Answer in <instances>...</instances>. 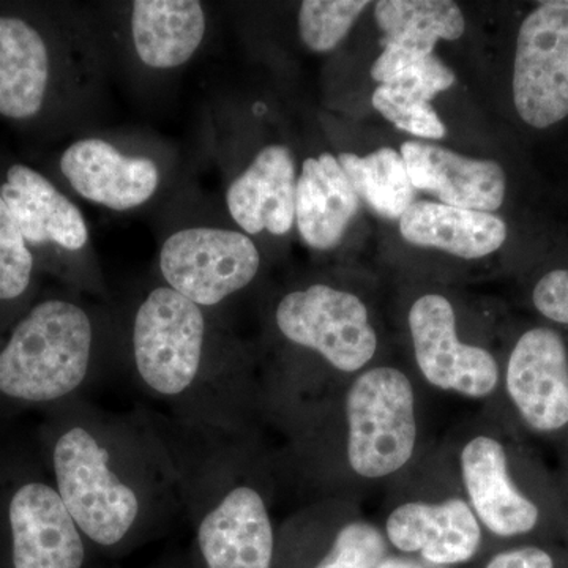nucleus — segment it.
<instances>
[{
    "label": "nucleus",
    "mask_w": 568,
    "mask_h": 568,
    "mask_svg": "<svg viewBox=\"0 0 568 568\" xmlns=\"http://www.w3.org/2000/svg\"><path fill=\"white\" fill-rule=\"evenodd\" d=\"M108 61L102 24L88 11L58 44L31 20L0 14V115L33 121L50 108L55 92L91 110L106 80Z\"/></svg>",
    "instance_id": "f257e3e1"
},
{
    "label": "nucleus",
    "mask_w": 568,
    "mask_h": 568,
    "mask_svg": "<svg viewBox=\"0 0 568 568\" xmlns=\"http://www.w3.org/2000/svg\"><path fill=\"white\" fill-rule=\"evenodd\" d=\"M102 335L88 305L70 298L40 302L0 351V394L31 403L74 394L91 375Z\"/></svg>",
    "instance_id": "f03ea898"
},
{
    "label": "nucleus",
    "mask_w": 568,
    "mask_h": 568,
    "mask_svg": "<svg viewBox=\"0 0 568 568\" xmlns=\"http://www.w3.org/2000/svg\"><path fill=\"white\" fill-rule=\"evenodd\" d=\"M52 467L55 489L89 541L112 548L136 528L144 497L99 429H65L55 440Z\"/></svg>",
    "instance_id": "7ed1b4c3"
},
{
    "label": "nucleus",
    "mask_w": 568,
    "mask_h": 568,
    "mask_svg": "<svg viewBox=\"0 0 568 568\" xmlns=\"http://www.w3.org/2000/svg\"><path fill=\"white\" fill-rule=\"evenodd\" d=\"M213 349L207 312L162 283L142 295L130 327V351L142 386L179 399L200 384Z\"/></svg>",
    "instance_id": "20e7f679"
},
{
    "label": "nucleus",
    "mask_w": 568,
    "mask_h": 568,
    "mask_svg": "<svg viewBox=\"0 0 568 568\" xmlns=\"http://www.w3.org/2000/svg\"><path fill=\"white\" fill-rule=\"evenodd\" d=\"M174 164L173 153L163 145L112 134H84L59 156V171L71 192L121 213L141 211L162 196Z\"/></svg>",
    "instance_id": "39448f33"
},
{
    "label": "nucleus",
    "mask_w": 568,
    "mask_h": 568,
    "mask_svg": "<svg viewBox=\"0 0 568 568\" xmlns=\"http://www.w3.org/2000/svg\"><path fill=\"white\" fill-rule=\"evenodd\" d=\"M0 196L32 254L36 250L52 254L70 282L85 293H104L91 227L70 196L47 175L21 163L6 171Z\"/></svg>",
    "instance_id": "423d86ee"
},
{
    "label": "nucleus",
    "mask_w": 568,
    "mask_h": 568,
    "mask_svg": "<svg viewBox=\"0 0 568 568\" xmlns=\"http://www.w3.org/2000/svg\"><path fill=\"white\" fill-rule=\"evenodd\" d=\"M347 462L357 476L403 469L417 444L416 395L398 368L377 366L355 377L346 395Z\"/></svg>",
    "instance_id": "0eeeda50"
},
{
    "label": "nucleus",
    "mask_w": 568,
    "mask_h": 568,
    "mask_svg": "<svg viewBox=\"0 0 568 568\" xmlns=\"http://www.w3.org/2000/svg\"><path fill=\"white\" fill-rule=\"evenodd\" d=\"M261 264L263 256L253 237L216 224L178 227L159 250L163 283L205 312L248 287Z\"/></svg>",
    "instance_id": "6e6552de"
},
{
    "label": "nucleus",
    "mask_w": 568,
    "mask_h": 568,
    "mask_svg": "<svg viewBox=\"0 0 568 568\" xmlns=\"http://www.w3.org/2000/svg\"><path fill=\"white\" fill-rule=\"evenodd\" d=\"M275 325L291 345L320 354L342 373L361 372L376 355L377 335L364 302L328 284L284 294Z\"/></svg>",
    "instance_id": "1a4fd4ad"
},
{
    "label": "nucleus",
    "mask_w": 568,
    "mask_h": 568,
    "mask_svg": "<svg viewBox=\"0 0 568 568\" xmlns=\"http://www.w3.org/2000/svg\"><path fill=\"white\" fill-rule=\"evenodd\" d=\"M111 13L100 20L106 43L114 41L144 73L183 69L207 39L209 14L200 0H133L114 3Z\"/></svg>",
    "instance_id": "9d476101"
},
{
    "label": "nucleus",
    "mask_w": 568,
    "mask_h": 568,
    "mask_svg": "<svg viewBox=\"0 0 568 568\" xmlns=\"http://www.w3.org/2000/svg\"><path fill=\"white\" fill-rule=\"evenodd\" d=\"M514 103L521 121L544 130L568 115V11L545 2L519 28Z\"/></svg>",
    "instance_id": "9b49d317"
},
{
    "label": "nucleus",
    "mask_w": 568,
    "mask_h": 568,
    "mask_svg": "<svg viewBox=\"0 0 568 568\" xmlns=\"http://www.w3.org/2000/svg\"><path fill=\"white\" fill-rule=\"evenodd\" d=\"M407 323L418 369L433 387L477 399L495 394V355L458 338L457 316L447 297L422 295L410 306Z\"/></svg>",
    "instance_id": "f8f14e48"
},
{
    "label": "nucleus",
    "mask_w": 568,
    "mask_h": 568,
    "mask_svg": "<svg viewBox=\"0 0 568 568\" xmlns=\"http://www.w3.org/2000/svg\"><path fill=\"white\" fill-rule=\"evenodd\" d=\"M507 394L530 429L558 433L568 426V351L548 327L525 332L508 357Z\"/></svg>",
    "instance_id": "ddd939ff"
},
{
    "label": "nucleus",
    "mask_w": 568,
    "mask_h": 568,
    "mask_svg": "<svg viewBox=\"0 0 568 568\" xmlns=\"http://www.w3.org/2000/svg\"><path fill=\"white\" fill-rule=\"evenodd\" d=\"M297 162L293 149L268 142L227 179L224 204L237 230L284 237L295 226Z\"/></svg>",
    "instance_id": "4468645a"
},
{
    "label": "nucleus",
    "mask_w": 568,
    "mask_h": 568,
    "mask_svg": "<svg viewBox=\"0 0 568 568\" xmlns=\"http://www.w3.org/2000/svg\"><path fill=\"white\" fill-rule=\"evenodd\" d=\"M13 568H82L85 537L58 489L41 481L22 485L9 506Z\"/></svg>",
    "instance_id": "2eb2a0df"
},
{
    "label": "nucleus",
    "mask_w": 568,
    "mask_h": 568,
    "mask_svg": "<svg viewBox=\"0 0 568 568\" xmlns=\"http://www.w3.org/2000/svg\"><path fill=\"white\" fill-rule=\"evenodd\" d=\"M207 568H272L275 532L267 504L256 488L227 489L204 511L196 529Z\"/></svg>",
    "instance_id": "dca6fc26"
},
{
    "label": "nucleus",
    "mask_w": 568,
    "mask_h": 568,
    "mask_svg": "<svg viewBox=\"0 0 568 568\" xmlns=\"http://www.w3.org/2000/svg\"><path fill=\"white\" fill-rule=\"evenodd\" d=\"M399 153L414 189L443 204L495 213L506 200V171L495 160L470 159L425 141L403 142Z\"/></svg>",
    "instance_id": "f3484780"
},
{
    "label": "nucleus",
    "mask_w": 568,
    "mask_h": 568,
    "mask_svg": "<svg viewBox=\"0 0 568 568\" xmlns=\"http://www.w3.org/2000/svg\"><path fill=\"white\" fill-rule=\"evenodd\" d=\"M459 463L469 506L489 532L518 537L537 528L540 510L511 478L506 447L499 440L474 437L463 447Z\"/></svg>",
    "instance_id": "a211bd4d"
},
{
    "label": "nucleus",
    "mask_w": 568,
    "mask_h": 568,
    "mask_svg": "<svg viewBox=\"0 0 568 568\" xmlns=\"http://www.w3.org/2000/svg\"><path fill=\"white\" fill-rule=\"evenodd\" d=\"M388 541L399 551L418 552L433 566L467 562L481 545L480 523L466 500L406 503L388 515Z\"/></svg>",
    "instance_id": "6ab92c4d"
},
{
    "label": "nucleus",
    "mask_w": 568,
    "mask_h": 568,
    "mask_svg": "<svg viewBox=\"0 0 568 568\" xmlns=\"http://www.w3.org/2000/svg\"><path fill=\"white\" fill-rule=\"evenodd\" d=\"M357 211V193L334 153L304 160L295 193V227L308 248L328 252L338 246Z\"/></svg>",
    "instance_id": "aec40b11"
},
{
    "label": "nucleus",
    "mask_w": 568,
    "mask_h": 568,
    "mask_svg": "<svg viewBox=\"0 0 568 568\" xmlns=\"http://www.w3.org/2000/svg\"><path fill=\"white\" fill-rule=\"evenodd\" d=\"M399 233L409 244L435 248L463 260H480L506 244L508 227L491 212L414 201L399 219Z\"/></svg>",
    "instance_id": "412c9836"
},
{
    "label": "nucleus",
    "mask_w": 568,
    "mask_h": 568,
    "mask_svg": "<svg viewBox=\"0 0 568 568\" xmlns=\"http://www.w3.org/2000/svg\"><path fill=\"white\" fill-rule=\"evenodd\" d=\"M375 20L384 32L383 44L426 55L437 41L458 40L466 29L462 9L448 0H383L376 3Z\"/></svg>",
    "instance_id": "4be33fe9"
},
{
    "label": "nucleus",
    "mask_w": 568,
    "mask_h": 568,
    "mask_svg": "<svg viewBox=\"0 0 568 568\" xmlns=\"http://www.w3.org/2000/svg\"><path fill=\"white\" fill-rule=\"evenodd\" d=\"M339 164L358 197L387 220H399L414 204L416 189L407 174L402 153L381 148L365 156L339 153Z\"/></svg>",
    "instance_id": "5701e85b"
},
{
    "label": "nucleus",
    "mask_w": 568,
    "mask_h": 568,
    "mask_svg": "<svg viewBox=\"0 0 568 568\" xmlns=\"http://www.w3.org/2000/svg\"><path fill=\"white\" fill-rule=\"evenodd\" d=\"M384 51L372 67V78L381 84L403 85L432 102L437 93L446 92L457 82L454 71L435 54H420L383 44Z\"/></svg>",
    "instance_id": "b1692460"
},
{
    "label": "nucleus",
    "mask_w": 568,
    "mask_h": 568,
    "mask_svg": "<svg viewBox=\"0 0 568 568\" xmlns=\"http://www.w3.org/2000/svg\"><path fill=\"white\" fill-rule=\"evenodd\" d=\"M368 6L365 0H305L297 13L302 44L313 52L335 50Z\"/></svg>",
    "instance_id": "393cba45"
},
{
    "label": "nucleus",
    "mask_w": 568,
    "mask_h": 568,
    "mask_svg": "<svg viewBox=\"0 0 568 568\" xmlns=\"http://www.w3.org/2000/svg\"><path fill=\"white\" fill-rule=\"evenodd\" d=\"M372 102L377 112L403 132L425 140H443L446 136V125L432 102L420 93L403 85L381 84L373 92Z\"/></svg>",
    "instance_id": "a878e982"
},
{
    "label": "nucleus",
    "mask_w": 568,
    "mask_h": 568,
    "mask_svg": "<svg viewBox=\"0 0 568 568\" xmlns=\"http://www.w3.org/2000/svg\"><path fill=\"white\" fill-rule=\"evenodd\" d=\"M36 256L0 196V302L17 301L32 283Z\"/></svg>",
    "instance_id": "bb28decb"
},
{
    "label": "nucleus",
    "mask_w": 568,
    "mask_h": 568,
    "mask_svg": "<svg viewBox=\"0 0 568 568\" xmlns=\"http://www.w3.org/2000/svg\"><path fill=\"white\" fill-rule=\"evenodd\" d=\"M386 555V538L379 529L354 521L338 530L331 551L315 568H377Z\"/></svg>",
    "instance_id": "cd10ccee"
},
{
    "label": "nucleus",
    "mask_w": 568,
    "mask_h": 568,
    "mask_svg": "<svg viewBox=\"0 0 568 568\" xmlns=\"http://www.w3.org/2000/svg\"><path fill=\"white\" fill-rule=\"evenodd\" d=\"M532 302L541 316L568 325V271L558 268L541 276L534 287Z\"/></svg>",
    "instance_id": "c85d7f7f"
},
{
    "label": "nucleus",
    "mask_w": 568,
    "mask_h": 568,
    "mask_svg": "<svg viewBox=\"0 0 568 568\" xmlns=\"http://www.w3.org/2000/svg\"><path fill=\"white\" fill-rule=\"evenodd\" d=\"M487 568H555V560L545 549L523 547L499 552Z\"/></svg>",
    "instance_id": "c756f323"
},
{
    "label": "nucleus",
    "mask_w": 568,
    "mask_h": 568,
    "mask_svg": "<svg viewBox=\"0 0 568 568\" xmlns=\"http://www.w3.org/2000/svg\"><path fill=\"white\" fill-rule=\"evenodd\" d=\"M377 568H446L433 566V564L425 562V560L409 559V558H386Z\"/></svg>",
    "instance_id": "7c9ffc66"
},
{
    "label": "nucleus",
    "mask_w": 568,
    "mask_h": 568,
    "mask_svg": "<svg viewBox=\"0 0 568 568\" xmlns=\"http://www.w3.org/2000/svg\"><path fill=\"white\" fill-rule=\"evenodd\" d=\"M548 7H552V9L568 11V0H548Z\"/></svg>",
    "instance_id": "2f4dec72"
}]
</instances>
